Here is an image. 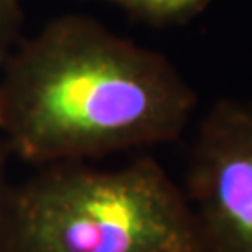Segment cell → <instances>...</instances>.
<instances>
[{
  "instance_id": "obj_1",
  "label": "cell",
  "mask_w": 252,
  "mask_h": 252,
  "mask_svg": "<svg viewBox=\"0 0 252 252\" xmlns=\"http://www.w3.org/2000/svg\"><path fill=\"white\" fill-rule=\"evenodd\" d=\"M0 67V136L37 166L172 142L198 105L164 54L86 15L49 21Z\"/></svg>"
},
{
  "instance_id": "obj_2",
  "label": "cell",
  "mask_w": 252,
  "mask_h": 252,
  "mask_svg": "<svg viewBox=\"0 0 252 252\" xmlns=\"http://www.w3.org/2000/svg\"><path fill=\"white\" fill-rule=\"evenodd\" d=\"M17 252H200L189 200L155 159L56 162L17 183Z\"/></svg>"
},
{
  "instance_id": "obj_3",
  "label": "cell",
  "mask_w": 252,
  "mask_h": 252,
  "mask_svg": "<svg viewBox=\"0 0 252 252\" xmlns=\"http://www.w3.org/2000/svg\"><path fill=\"white\" fill-rule=\"evenodd\" d=\"M183 192L200 252H252V101L220 97L192 138Z\"/></svg>"
},
{
  "instance_id": "obj_4",
  "label": "cell",
  "mask_w": 252,
  "mask_h": 252,
  "mask_svg": "<svg viewBox=\"0 0 252 252\" xmlns=\"http://www.w3.org/2000/svg\"><path fill=\"white\" fill-rule=\"evenodd\" d=\"M126 9L148 25L170 27L185 25L200 15L211 0H103Z\"/></svg>"
},
{
  "instance_id": "obj_5",
  "label": "cell",
  "mask_w": 252,
  "mask_h": 252,
  "mask_svg": "<svg viewBox=\"0 0 252 252\" xmlns=\"http://www.w3.org/2000/svg\"><path fill=\"white\" fill-rule=\"evenodd\" d=\"M13 153L0 136V252H17V183L9 178Z\"/></svg>"
},
{
  "instance_id": "obj_6",
  "label": "cell",
  "mask_w": 252,
  "mask_h": 252,
  "mask_svg": "<svg viewBox=\"0 0 252 252\" xmlns=\"http://www.w3.org/2000/svg\"><path fill=\"white\" fill-rule=\"evenodd\" d=\"M23 8L21 0H0V63L21 39Z\"/></svg>"
}]
</instances>
